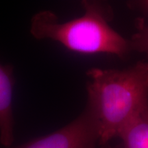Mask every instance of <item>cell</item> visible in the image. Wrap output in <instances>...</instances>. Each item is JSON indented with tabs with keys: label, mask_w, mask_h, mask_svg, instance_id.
I'll list each match as a JSON object with an SVG mask.
<instances>
[{
	"label": "cell",
	"mask_w": 148,
	"mask_h": 148,
	"mask_svg": "<svg viewBox=\"0 0 148 148\" xmlns=\"http://www.w3.org/2000/svg\"><path fill=\"white\" fill-rule=\"evenodd\" d=\"M86 75V103L99 121L103 146L148 106V62L138 61L123 69L92 68Z\"/></svg>",
	"instance_id": "obj_1"
},
{
	"label": "cell",
	"mask_w": 148,
	"mask_h": 148,
	"mask_svg": "<svg viewBox=\"0 0 148 148\" xmlns=\"http://www.w3.org/2000/svg\"><path fill=\"white\" fill-rule=\"evenodd\" d=\"M82 5L84 14L66 22L59 21L51 10L37 12L31 19L30 34L37 40H53L77 53L126 58L132 51L130 42L109 25L113 16L110 5L86 0Z\"/></svg>",
	"instance_id": "obj_2"
},
{
	"label": "cell",
	"mask_w": 148,
	"mask_h": 148,
	"mask_svg": "<svg viewBox=\"0 0 148 148\" xmlns=\"http://www.w3.org/2000/svg\"><path fill=\"white\" fill-rule=\"evenodd\" d=\"M100 129L97 116L86 103L76 119L54 132L12 148H97Z\"/></svg>",
	"instance_id": "obj_3"
},
{
	"label": "cell",
	"mask_w": 148,
	"mask_h": 148,
	"mask_svg": "<svg viewBox=\"0 0 148 148\" xmlns=\"http://www.w3.org/2000/svg\"><path fill=\"white\" fill-rule=\"evenodd\" d=\"M13 67L0 63V142L9 147L14 141L12 92L14 84Z\"/></svg>",
	"instance_id": "obj_4"
},
{
	"label": "cell",
	"mask_w": 148,
	"mask_h": 148,
	"mask_svg": "<svg viewBox=\"0 0 148 148\" xmlns=\"http://www.w3.org/2000/svg\"><path fill=\"white\" fill-rule=\"evenodd\" d=\"M121 148H148V106L140 110L120 131Z\"/></svg>",
	"instance_id": "obj_5"
},
{
	"label": "cell",
	"mask_w": 148,
	"mask_h": 148,
	"mask_svg": "<svg viewBox=\"0 0 148 148\" xmlns=\"http://www.w3.org/2000/svg\"><path fill=\"white\" fill-rule=\"evenodd\" d=\"M135 27L136 32L130 40L132 50L148 57V23L144 18L138 17L135 20Z\"/></svg>",
	"instance_id": "obj_6"
},
{
	"label": "cell",
	"mask_w": 148,
	"mask_h": 148,
	"mask_svg": "<svg viewBox=\"0 0 148 148\" xmlns=\"http://www.w3.org/2000/svg\"><path fill=\"white\" fill-rule=\"evenodd\" d=\"M131 8H136L148 13V0L143 1H132L127 3Z\"/></svg>",
	"instance_id": "obj_7"
},
{
	"label": "cell",
	"mask_w": 148,
	"mask_h": 148,
	"mask_svg": "<svg viewBox=\"0 0 148 148\" xmlns=\"http://www.w3.org/2000/svg\"><path fill=\"white\" fill-rule=\"evenodd\" d=\"M101 148H121V145H117L116 146V147H111V146H108V145H103L101 146Z\"/></svg>",
	"instance_id": "obj_8"
}]
</instances>
